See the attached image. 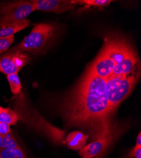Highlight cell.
Here are the masks:
<instances>
[{
    "label": "cell",
    "instance_id": "6da1fadb",
    "mask_svg": "<svg viewBox=\"0 0 141 158\" xmlns=\"http://www.w3.org/2000/svg\"><path fill=\"white\" fill-rule=\"evenodd\" d=\"M63 113L69 125L83 130L92 142L114 135L106 80L88 70L64 101Z\"/></svg>",
    "mask_w": 141,
    "mask_h": 158
},
{
    "label": "cell",
    "instance_id": "7a4b0ae2",
    "mask_svg": "<svg viewBox=\"0 0 141 158\" xmlns=\"http://www.w3.org/2000/svg\"><path fill=\"white\" fill-rule=\"evenodd\" d=\"M56 33V27L53 24H36L28 35L25 36L19 44L9 51L34 55L42 54L52 43Z\"/></svg>",
    "mask_w": 141,
    "mask_h": 158
},
{
    "label": "cell",
    "instance_id": "3957f363",
    "mask_svg": "<svg viewBox=\"0 0 141 158\" xmlns=\"http://www.w3.org/2000/svg\"><path fill=\"white\" fill-rule=\"evenodd\" d=\"M138 81L135 74L111 76L106 79V92L109 105L114 112L118 105L132 91Z\"/></svg>",
    "mask_w": 141,
    "mask_h": 158
},
{
    "label": "cell",
    "instance_id": "277c9868",
    "mask_svg": "<svg viewBox=\"0 0 141 158\" xmlns=\"http://www.w3.org/2000/svg\"><path fill=\"white\" fill-rule=\"evenodd\" d=\"M35 10L34 5L29 1L0 2V28L26 19Z\"/></svg>",
    "mask_w": 141,
    "mask_h": 158
},
{
    "label": "cell",
    "instance_id": "5b68a950",
    "mask_svg": "<svg viewBox=\"0 0 141 158\" xmlns=\"http://www.w3.org/2000/svg\"><path fill=\"white\" fill-rule=\"evenodd\" d=\"M30 60V56L25 52L10 51L0 56V72L5 75L17 73Z\"/></svg>",
    "mask_w": 141,
    "mask_h": 158
},
{
    "label": "cell",
    "instance_id": "8992f818",
    "mask_svg": "<svg viewBox=\"0 0 141 158\" xmlns=\"http://www.w3.org/2000/svg\"><path fill=\"white\" fill-rule=\"evenodd\" d=\"M31 2L37 10L58 14L73 10L77 5L69 0H32Z\"/></svg>",
    "mask_w": 141,
    "mask_h": 158
},
{
    "label": "cell",
    "instance_id": "52a82bcc",
    "mask_svg": "<svg viewBox=\"0 0 141 158\" xmlns=\"http://www.w3.org/2000/svg\"><path fill=\"white\" fill-rule=\"evenodd\" d=\"M115 64L116 63L108 56L105 49L102 48L100 53L91 64V67L88 69V70L95 75L106 80L111 76Z\"/></svg>",
    "mask_w": 141,
    "mask_h": 158
},
{
    "label": "cell",
    "instance_id": "ba28073f",
    "mask_svg": "<svg viewBox=\"0 0 141 158\" xmlns=\"http://www.w3.org/2000/svg\"><path fill=\"white\" fill-rule=\"evenodd\" d=\"M103 48L116 64L120 63L132 51V48L126 42L117 40V39L110 40L106 39Z\"/></svg>",
    "mask_w": 141,
    "mask_h": 158
},
{
    "label": "cell",
    "instance_id": "9c48e42d",
    "mask_svg": "<svg viewBox=\"0 0 141 158\" xmlns=\"http://www.w3.org/2000/svg\"><path fill=\"white\" fill-rule=\"evenodd\" d=\"M114 135H110L89 143L79 151L82 158H94L101 154L112 143Z\"/></svg>",
    "mask_w": 141,
    "mask_h": 158
},
{
    "label": "cell",
    "instance_id": "30bf717a",
    "mask_svg": "<svg viewBox=\"0 0 141 158\" xmlns=\"http://www.w3.org/2000/svg\"><path fill=\"white\" fill-rule=\"evenodd\" d=\"M137 63L138 59L137 55L132 50L120 63L115 64L111 76L128 75L132 74L134 73Z\"/></svg>",
    "mask_w": 141,
    "mask_h": 158
},
{
    "label": "cell",
    "instance_id": "8fae6325",
    "mask_svg": "<svg viewBox=\"0 0 141 158\" xmlns=\"http://www.w3.org/2000/svg\"><path fill=\"white\" fill-rule=\"evenodd\" d=\"M88 136L81 131L76 130L70 132L66 137L68 147L72 150H81L87 145Z\"/></svg>",
    "mask_w": 141,
    "mask_h": 158
},
{
    "label": "cell",
    "instance_id": "7c38bea8",
    "mask_svg": "<svg viewBox=\"0 0 141 158\" xmlns=\"http://www.w3.org/2000/svg\"><path fill=\"white\" fill-rule=\"evenodd\" d=\"M30 20L26 19L11 23L5 26V27L0 28V38L14 35L15 34L27 28L30 25Z\"/></svg>",
    "mask_w": 141,
    "mask_h": 158
},
{
    "label": "cell",
    "instance_id": "4fadbf2b",
    "mask_svg": "<svg viewBox=\"0 0 141 158\" xmlns=\"http://www.w3.org/2000/svg\"><path fill=\"white\" fill-rule=\"evenodd\" d=\"M19 120V114L10 108H3L0 112V122L9 126L15 125Z\"/></svg>",
    "mask_w": 141,
    "mask_h": 158
},
{
    "label": "cell",
    "instance_id": "5bb4252c",
    "mask_svg": "<svg viewBox=\"0 0 141 158\" xmlns=\"http://www.w3.org/2000/svg\"><path fill=\"white\" fill-rule=\"evenodd\" d=\"M10 90L14 95L19 94L22 90V85L20 78L17 73H11L6 75Z\"/></svg>",
    "mask_w": 141,
    "mask_h": 158
},
{
    "label": "cell",
    "instance_id": "9a60e30c",
    "mask_svg": "<svg viewBox=\"0 0 141 158\" xmlns=\"http://www.w3.org/2000/svg\"><path fill=\"white\" fill-rule=\"evenodd\" d=\"M0 157L2 158H27L20 147L10 149H2L0 151Z\"/></svg>",
    "mask_w": 141,
    "mask_h": 158
},
{
    "label": "cell",
    "instance_id": "2e32d148",
    "mask_svg": "<svg viewBox=\"0 0 141 158\" xmlns=\"http://www.w3.org/2000/svg\"><path fill=\"white\" fill-rule=\"evenodd\" d=\"M73 2L76 5H84L86 6L104 7L110 5L112 1L111 0H77V1H73Z\"/></svg>",
    "mask_w": 141,
    "mask_h": 158
},
{
    "label": "cell",
    "instance_id": "e0dca14e",
    "mask_svg": "<svg viewBox=\"0 0 141 158\" xmlns=\"http://www.w3.org/2000/svg\"><path fill=\"white\" fill-rule=\"evenodd\" d=\"M20 146L11 132L2 137V149L19 148Z\"/></svg>",
    "mask_w": 141,
    "mask_h": 158
},
{
    "label": "cell",
    "instance_id": "ac0fdd59",
    "mask_svg": "<svg viewBox=\"0 0 141 158\" xmlns=\"http://www.w3.org/2000/svg\"><path fill=\"white\" fill-rule=\"evenodd\" d=\"M14 35L0 38V54L6 51L14 42Z\"/></svg>",
    "mask_w": 141,
    "mask_h": 158
},
{
    "label": "cell",
    "instance_id": "d6986e66",
    "mask_svg": "<svg viewBox=\"0 0 141 158\" xmlns=\"http://www.w3.org/2000/svg\"><path fill=\"white\" fill-rule=\"evenodd\" d=\"M11 132L10 126L8 125L0 122V136L6 135Z\"/></svg>",
    "mask_w": 141,
    "mask_h": 158
},
{
    "label": "cell",
    "instance_id": "ffe728a7",
    "mask_svg": "<svg viewBox=\"0 0 141 158\" xmlns=\"http://www.w3.org/2000/svg\"><path fill=\"white\" fill-rule=\"evenodd\" d=\"M129 156L131 158H141V146H135L129 152Z\"/></svg>",
    "mask_w": 141,
    "mask_h": 158
},
{
    "label": "cell",
    "instance_id": "44dd1931",
    "mask_svg": "<svg viewBox=\"0 0 141 158\" xmlns=\"http://www.w3.org/2000/svg\"><path fill=\"white\" fill-rule=\"evenodd\" d=\"M136 146H141V134L140 132L139 134L137 139H136Z\"/></svg>",
    "mask_w": 141,
    "mask_h": 158
},
{
    "label": "cell",
    "instance_id": "7402d4cb",
    "mask_svg": "<svg viewBox=\"0 0 141 158\" xmlns=\"http://www.w3.org/2000/svg\"><path fill=\"white\" fill-rule=\"evenodd\" d=\"M2 149V137L0 136V151Z\"/></svg>",
    "mask_w": 141,
    "mask_h": 158
},
{
    "label": "cell",
    "instance_id": "603a6c76",
    "mask_svg": "<svg viewBox=\"0 0 141 158\" xmlns=\"http://www.w3.org/2000/svg\"><path fill=\"white\" fill-rule=\"evenodd\" d=\"M3 107H2L1 106H0V112H1V111L2 110V109H3Z\"/></svg>",
    "mask_w": 141,
    "mask_h": 158
},
{
    "label": "cell",
    "instance_id": "cb8c5ba5",
    "mask_svg": "<svg viewBox=\"0 0 141 158\" xmlns=\"http://www.w3.org/2000/svg\"><path fill=\"white\" fill-rule=\"evenodd\" d=\"M0 158H2V157H0Z\"/></svg>",
    "mask_w": 141,
    "mask_h": 158
}]
</instances>
